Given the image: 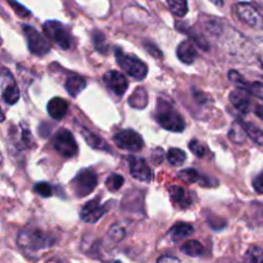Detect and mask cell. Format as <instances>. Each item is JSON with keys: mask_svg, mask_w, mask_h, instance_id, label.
Masks as SVG:
<instances>
[{"mask_svg": "<svg viewBox=\"0 0 263 263\" xmlns=\"http://www.w3.org/2000/svg\"><path fill=\"white\" fill-rule=\"evenodd\" d=\"M17 241L20 248L28 253L44 251V249L53 247L54 244L53 236L36 228H26L20 231Z\"/></svg>", "mask_w": 263, "mask_h": 263, "instance_id": "6da1fadb", "label": "cell"}, {"mask_svg": "<svg viewBox=\"0 0 263 263\" xmlns=\"http://www.w3.org/2000/svg\"><path fill=\"white\" fill-rule=\"evenodd\" d=\"M156 120L161 127L172 133H182L185 128L184 118L168 100L158 99L156 108Z\"/></svg>", "mask_w": 263, "mask_h": 263, "instance_id": "7a4b0ae2", "label": "cell"}, {"mask_svg": "<svg viewBox=\"0 0 263 263\" xmlns=\"http://www.w3.org/2000/svg\"><path fill=\"white\" fill-rule=\"evenodd\" d=\"M116 59H117L118 66H120L128 76L135 79L136 81H141V80L145 79L146 74H148V66H146L143 61H140L136 55L123 53V50L117 48V50H116Z\"/></svg>", "mask_w": 263, "mask_h": 263, "instance_id": "3957f363", "label": "cell"}, {"mask_svg": "<svg viewBox=\"0 0 263 263\" xmlns=\"http://www.w3.org/2000/svg\"><path fill=\"white\" fill-rule=\"evenodd\" d=\"M236 17L247 26L256 30H263V10L251 3H238L234 5Z\"/></svg>", "mask_w": 263, "mask_h": 263, "instance_id": "277c9868", "label": "cell"}, {"mask_svg": "<svg viewBox=\"0 0 263 263\" xmlns=\"http://www.w3.org/2000/svg\"><path fill=\"white\" fill-rule=\"evenodd\" d=\"M51 145L57 153L66 158H72L79 152V146H77L73 135L67 128H61L54 134L53 139H51Z\"/></svg>", "mask_w": 263, "mask_h": 263, "instance_id": "5b68a950", "label": "cell"}, {"mask_svg": "<svg viewBox=\"0 0 263 263\" xmlns=\"http://www.w3.org/2000/svg\"><path fill=\"white\" fill-rule=\"evenodd\" d=\"M44 33L48 36L49 40L53 41L57 46L63 50L71 48L72 37L67 28L58 21H46L43 25Z\"/></svg>", "mask_w": 263, "mask_h": 263, "instance_id": "8992f818", "label": "cell"}, {"mask_svg": "<svg viewBox=\"0 0 263 263\" xmlns=\"http://www.w3.org/2000/svg\"><path fill=\"white\" fill-rule=\"evenodd\" d=\"M98 185V176L95 171L90 168L81 170L71 181V187L79 198L86 197Z\"/></svg>", "mask_w": 263, "mask_h": 263, "instance_id": "52a82bcc", "label": "cell"}, {"mask_svg": "<svg viewBox=\"0 0 263 263\" xmlns=\"http://www.w3.org/2000/svg\"><path fill=\"white\" fill-rule=\"evenodd\" d=\"M22 30L23 33H25L26 40H27L30 53H32L33 55L43 57L50 51V44L48 43V40H45V37L37 30H35V28L28 25H23Z\"/></svg>", "mask_w": 263, "mask_h": 263, "instance_id": "ba28073f", "label": "cell"}, {"mask_svg": "<svg viewBox=\"0 0 263 263\" xmlns=\"http://www.w3.org/2000/svg\"><path fill=\"white\" fill-rule=\"evenodd\" d=\"M113 141L121 149L128 152H139L143 149L144 140L139 133L134 130H121L113 136Z\"/></svg>", "mask_w": 263, "mask_h": 263, "instance_id": "9c48e42d", "label": "cell"}, {"mask_svg": "<svg viewBox=\"0 0 263 263\" xmlns=\"http://www.w3.org/2000/svg\"><path fill=\"white\" fill-rule=\"evenodd\" d=\"M0 84H2V97L7 104L13 105L20 100V89L17 86L13 74L7 68L2 69V77H0Z\"/></svg>", "mask_w": 263, "mask_h": 263, "instance_id": "30bf717a", "label": "cell"}, {"mask_svg": "<svg viewBox=\"0 0 263 263\" xmlns=\"http://www.w3.org/2000/svg\"><path fill=\"white\" fill-rule=\"evenodd\" d=\"M103 81H104L105 86H107L113 94L117 95V97H122L128 87V82L127 80H126V77L118 71L105 72L104 76H103Z\"/></svg>", "mask_w": 263, "mask_h": 263, "instance_id": "8fae6325", "label": "cell"}, {"mask_svg": "<svg viewBox=\"0 0 263 263\" xmlns=\"http://www.w3.org/2000/svg\"><path fill=\"white\" fill-rule=\"evenodd\" d=\"M108 208L104 205H100L99 199H94L87 202L80 211V218L84 222L95 223L107 213Z\"/></svg>", "mask_w": 263, "mask_h": 263, "instance_id": "7c38bea8", "label": "cell"}, {"mask_svg": "<svg viewBox=\"0 0 263 263\" xmlns=\"http://www.w3.org/2000/svg\"><path fill=\"white\" fill-rule=\"evenodd\" d=\"M128 168H130V175L134 179L143 182H149L152 180V171L149 168L148 163L143 158L130 156L127 158Z\"/></svg>", "mask_w": 263, "mask_h": 263, "instance_id": "4fadbf2b", "label": "cell"}, {"mask_svg": "<svg viewBox=\"0 0 263 263\" xmlns=\"http://www.w3.org/2000/svg\"><path fill=\"white\" fill-rule=\"evenodd\" d=\"M170 198H171L175 207L180 208V210L189 208L193 203V198L190 193L185 190L184 187L177 186V185L170 187Z\"/></svg>", "mask_w": 263, "mask_h": 263, "instance_id": "5bb4252c", "label": "cell"}, {"mask_svg": "<svg viewBox=\"0 0 263 263\" xmlns=\"http://www.w3.org/2000/svg\"><path fill=\"white\" fill-rule=\"evenodd\" d=\"M177 176H179L180 180L187 182V184H199L202 186H215V185H217V181H213L210 177L202 176L197 170L193 168L182 170V171L179 172Z\"/></svg>", "mask_w": 263, "mask_h": 263, "instance_id": "9a60e30c", "label": "cell"}, {"mask_svg": "<svg viewBox=\"0 0 263 263\" xmlns=\"http://www.w3.org/2000/svg\"><path fill=\"white\" fill-rule=\"evenodd\" d=\"M229 99L236 109L240 110L241 113H248L249 105H251V94L248 90L243 87H236V90L231 91Z\"/></svg>", "mask_w": 263, "mask_h": 263, "instance_id": "2e32d148", "label": "cell"}, {"mask_svg": "<svg viewBox=\"0 0 263 263\" xmlns=\"http://www.w3.org/2000/svg\"><path fill=\"white\" fill-rule=\"evenodd\" d=\"M77 128H79L80 134H81L82 138L85 139V141L87 143V145L91 146L95 151H102V152H110V148L108 146V144L105 143V140H103L100 136H98L97 134L92 133V131L87 130L84 126H80L79 123H76Z\"/></svg>", "mask_w": 263, "mask_h": 263, "instance_id": "e0dca14e", "label": "cell"}, {"mask_svg": "<svg viewBox=\"0 0 263 263\" xmlns=\"http://www.w3.org/2000/svg\"><path fill=\"white\" fill-rule=\"evenodd\" d=\"M69 104L67 100H64L63 98H53V99L49 100L48 105H46V109H48L49 116H50L53 120L59 121L67 115L68 112Z\"/></svg>", "mask_w": 263, "mask_h": 263, "instance_id": "ac0fdd59", "label": "cell"}, {"mask_svg": "<svg viewBox=\"0 0 263 263\" xmlns=\"http://www.w3.org/2000/svg\"><path fill=\"white\" fill-rule=\"evenodd\" d=\"M176 55L182 63L192 64L198 55L197 48H195V45L193 44L192 40H184L182 43L179 44V46H177Z\"/></svg>", "mask_w": 263, "mask_h": 263, "instance_id": "d6986e66", "label": "cell"}, {"mask_svg": "<svg viewBox=\"0 0 263 263\" xmlns=\"http://www.w3.org/2000/svg\"><path fill=\"white\" fill-rule=\"evenodd\" d=\"M85 86H86V81L84 77L77 73H69L64 82V87L71 97H77L85 89Z\"/></svg>", "mask_w": 263, "mask_h": 263, "instance_id": "ffe728a7", "label": "cell"}, {"mask_svg": "<svg viewBox=\"0 0 263 263\" xmlns=\"http://www.w3.org/2000/svg\"><path fill=\"white\" fill-rule=\"evenodd\" d=\"M193 233H194V229H193L192 225L185 222H177L176 225L172 226L171 230L168 231V235L174 241H180L182 240V239L192 235Z\"/></svg>", "mask_w": 263, "mask_h": 263, "instance_id": "44dd1931", "label": "cell"}, {"mask_svg": "<svg viewBox=\"0 0 263 263\" xmlns=\"http://www.w3.org/2000/svg\"><path fill=\"white\" fill-rule=\"evenodd\" d=\"M238 122L239 125L243 127V130L246 131L247 136H248L249 139H252V140L256 144H258V145H263V131L258 127V126L254 125V123L252 122H247V121L243 120H239Z\"/></svg>", "mask_w": 263, "mask_h": 263, "instance_id": "7402d4cb", "label": "cell"}, {"mask_svg": "<svg viewBox=\"0 0 263 263\" xmlns=\"http://www.w3.org/2000/svg\"><path fill=\"white\" fill-rule=\"evenodd\" d=\"M128 104L136 109H144L148 105V92L143 87H138L128 98Z\"/></svg>", "mask_w": 263, "mask_h": 263, "instance_id": "603a6c76", "label": "cell"}, {"mask_svg": "<svg viewBox=\"0 0 263 263\" xmlns=\"http://www.w3.org/2000/svg\"><path fill=\"white\" fill-rule=\"evenodd\" d=\"M181 252L189 257H199L204 253V247L198 240H189L181 247Z\"/></svg>", "mask_w": 263, "mask_h": 263, "instance_id": "cb8c5ba5", "label": "cell"}, {"mask_svg": "<svg viewBox=\"0 0 263 263\" xmlns=\"http://www.w3.org/2000/svg\"><path fill=\"white\" fill-rule=\"evenodd\" d=\"M167 5H168L170 10L172 14L176 17H185L187 13V2L186 0H167Z\"/></svg>", "mask_w": 263, "mask_h": 263, "instance_id": "d4e9b609", "label": "cell"}, {"mask_svg": "<svg viewBox=\"0 0 263 263\" xmlns=\"http://www.w3.org/2000/svg\"><path fill=\"white\" fill-rule=\"evenodd\" d=\"M167 161L172 164V166H181L185 161H186V154L184 151L179 148L170 149L167 153Z\"/></svg>", "mask_w": 263, "mask_h": 263, "instance_id": "484cf974", "label": "cell"}, {"mask_svg": "<svg viewBox=\"0 0 263 263\" xmlns=\"http://www.w3.org/2000/svg\"><path fill=\"white\" fill-rule=\"evenodd\" d=\"M123 182H125L123 176H121V175L118 174H112L110 176H108L107 180H105V186H107V189L109 190V192L115 193L118 192V190L122 187Z\"/></svg>", "mask_w": 263, "mask_h": 263, "instance_id": "4316f807", "label": "cell"}, {"mask_svg": "<svg viewBox=\"0 0 263 263\" xmlns=\"http://www.w3.org/2000/svg\"><path fill=\"white\" fill-rule=\"evenodd\" d=\"M229 138H230L235 144H243L244 141H246L247 134H246V131L243 130V127L239 125V122L235 123V125L230 128Z\"/></svg>", "mask_w": 263, "mask_h": 263, "instance_id": "83f0119b", "label": "cell"}, {"mask_svg": "<svg viewBox=\"0 0 263 263\" xmlns=\"http://www.w3.org/2000/svg\"><path fill=\"white\" fill-rule=\"evenodd\" d=\"M248 263H263V249L258 247H251L246 254Z\"/></svg>", "mask_w": 263, "mask_h": 263, "instance_id": "f1b7e54d", "label": "cell"}, {"mask_svg": "<svg viewBox=\"0 0 263 263\" xmlns=\"http://www.w3.org/2000/svg\"><path fill=\"white\" fill-rule=\"evenodd\" d=\"M107 236L112 243H118L125 238V229L121 225H113L108 231Z\"/></svg>", "mask_w": 263, "mask_h": 263, "instance_id": "f546056e", "label": "cell"}, {"mask_svg": "<svg viewBox=\"0 0 263 263\" xmlns=\"http://www.w3.org/2000/svg\"><path fill=\"white\" fill-rule=\"evenodd\" d=\"M92 43H94V48L97 49L99 53H107L108 45L107 41H105L104 35L99 31H95L94 35H92Z\"/></svg>", "mask_w": 263, "mask_h": 263, "instance_id": "4dcf8cb0", "label": "cell"}, {"mask_svg": "<svg viewBox=\"0 0 263 263\" xmlns=\"http://www.w3.org/2000/svg\"><path fill=\"white\" fill-rule=\"evenodd\" d=\"M189 149L193 152V153H194V156L199 157V158H204V157L207 156L208 153H210V151H208L207 146L203 145V144L200 143L199 140H192V141H190Z\"/></svg>", "mask_w": 263, "mask_h": 263, "instance_id": "1f68e13d", "label": "cell"}, {"mask_svg": "<svg viewBox=\"0 0 263 263\" xmlns=\"http://www.w3.org/2000/svg\"><path fill=\"white\" fill-rule=\"evenodd\" d=\"M33 190L43 198H49L53 195V187H51L48 182H37V184L33 186Z\"/></svg>", "mask_w": 263, "mask_h": 263, "instance_id": "d6a6232c", "label": "cell"}, {"mask_svg": "<svg viewBox=\"0 0 263 263\" xmlns=\"http://www.w3.org/2000/svg\"><path fill=\"white\" fill-rule=\"evenodd\" d=\"M246 89L248 90L249 94L253 95V97H256L257 99L262 100L263 102V84L261 82H252V84H247Z\"/></svg>", "mask_w": 263, "mask_h": 263, "instance_id": "836d02e7", "label": "cell"}, {"mask_svg": "<svg viewBox=\"0 0 263 263\" xmlns=\"http://www.w3.org/2000/svg\"><path fill=\"white\" fill-rule=\"evenodd\" d=\"M8 3H9L10 7L14 9V12L17 13L20 17H30L31 15L30 10H28L26 7H23L22 4H20L18 2H15V0H8Z\"/></svg>", "mask_w": 263, "mask_h": 263, "instance_id": "e575fe53", "label": "cell"}, {"mask_svg": "<svg viewBox=\"0 0 263 263\" xmlns=\"http://www.w3.org/2000/svg\"><path fill=\"white\" fill-rule=\"evenodd\" d=\"M229 79L231 80V81L234 82V84L236 85V86L238 87H243V89H246V86H247V84H248V82L246 81V80H244V77L241 76L240 73H239L238 71H230L229 72Z\"/></svg>", "mask_w": 263, "mask_h": 263, "instance_id": "d590c367", "label": "cell"}, {"mask_svg": "<svg viewBox=\"0 0 263 263\" xmlns=\"http://www.w3.org/2000/svg\"><path fill=\"white\" fill-rule=\"evenodd\" d=\"M144 46H145L146 51H148V53L151 54V55L156 57V58H159V59H161L162 57H163V55H162V51L159 50L158 46L154 45V44L148 43V41H145V43H144Z\"/></svg>", "mask_w": 263, "mask_h": 263, "instance_id": "8d00e7d4", "label": "cell"}, {"mask_svg": "<svg viewBox=\"0 0 263 263\" xmlns=\"http://www.w3.org/2000/svg\"><path fill=\"white\" fill-rule=\"evenodd\" d=\"M253 187L258 194H263V174L258 175L253 181Z\"/></svg>", "mask_w": 263, "mask_h": 263, "instance_id": "74e56055", "label": "cell"}, {"mask_svg": "<svg viewBox=\"0 0 263 263\" xmlns=\"http://www.w3.org/2000/svg\"><path fill=\"white\" fill-rule=\"evenodd\" d=\"M254 113H256L257 117L261 118L263 121V105H257V107L254 108Z\"/></svg>", "mask_w": 263, "mask_h": 263, "instance_id": "f35d334b", "label": "cell"}, {"mask_svg": "<svg viewBox=\"0 0 263 263\" xmlns=\"http://www.w3.org/2000/svg\"><path fill=\"white\" fill-rule=\"evenodd\" d=\"M211 2H212L213 4L218 5V7H222V4H223V0H211Z\"/></svg>", "mask_w": 263, "mask_h": 263, "instance_id": "ab89813d", "label": "cell"}]
</instances>
